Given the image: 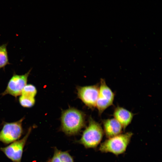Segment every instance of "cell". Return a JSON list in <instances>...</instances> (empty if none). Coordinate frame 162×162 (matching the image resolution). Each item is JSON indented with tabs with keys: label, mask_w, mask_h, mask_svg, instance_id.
<instances>
[{
	"label": "cell",
	"mask_w": 162,
	"mask_h": 162,
	"mask_svg": "<svg viewBox=\"0 0 162 162\" xmlns=\"http://www.w3.org/2000/svg\"><path fill=\"white\" fill-rule=\"evenodd\" d=\"M113 115L114 118L122 125L123 130L130 123L134 116L132 112L119 106L115 109Z\"/></svg>",
	"instance_id": "cell-10"
},
{
	"label": "cell",
	"mask_w": 162,
	"mask_h": 162,
	"mask_svg": "<svg viewBox=\"0 0 162 162\" xmlns=\"http://www.w3.org/2000/svg\"><path fill=\"white\" fill-rule=\"evenodd\" d=\"M31 130L30 127L22 139L15 141L5 147H0V150L13 162H21L23 149Z\"/></svg>",
	"instance_id": "cell-5"
},
{
	"label": "cell",
	"mask_w": 162,
	"mask_h": 162,
	"mask_svg": "<svg viewBox=\"0 0 162 162\" xmlns=\"http://www.w3.org/2000/svg\"><path fill=\"white\" fill-rule=\"evenodd\" d=\"M104 133L100 125L90 118L88 125L84 131L80 142L86 148H95L101 141Z\"/></svg>",
	"instance_id": "cell-3"
},
{
	"label": "cell",
	"mask_w": 162,
	"mask_h": 162,
	"mask_svg": "<svg viewBox=\"0 0 162 162\" xmlns=\"http://www.w3.org/2000/svg\"><path fill=\"white\" fill-rule=\"evenodd\" d=\"M24 118L16 122H5L0 131V141L8 144L18 140L22 135V126Z\"/></svg>",
	"instance_id": "cell-4"
},
{
	"label": "cell",
	"mask_w": 162,
	"mask_h": 162,
	"mask_svg": "<svg viewBox=\"0 0 162 162\" xmlns=\"http://www.w3.org/2000/svg\"><path fill=\"white\" fill-rule=\"evenodd\" d=\"M103 123L104 132L108 138L122 134L123 127L115 118L104 120L103 121Z\"/></svg>",
	"instance_id": "cell-9"
},
{
	"label": "cell",
	"mask_w": 162,
	"mask_h": 162,
	"mask_svg": "<svg viewBox=\"0 0 162 162\" xmlns=\"http://www.w3.org/2000/svg\"><path fill=\"white\" fill-rule=\"evenodd\" d=\"M35 101L34 98L21 95L19 98L20 104L24 107L30 108L32 107L34 105Z\"/></svg>",
	"instance_id": "cell-14"
},
{
	"label": "cell",
	"mask_w": 162,
	"mask_h": 162,
	"mask_svg": "<svg viewBox=\"0 0 162 162\" xmlns=\"http://www.w3.org/2000/svg\"><path fill=\"white\" fill-rule=\"evenodd\" d=\"M51 162H74L72 157L66 152H63L57 149L54 153Z\"/></svg>",
	"instance_id": "cell-11"
},
{
	"label": "cell",
	"mask_w": 162,
	"mask_h": 162,
	"mask_svg": "<svg viewBox=\"0 0 162 162\" xmlns=\"http://www.w3.org/2000/svg\"><path fill=\"white\" fill-rule=\"evenodd\" d=\"M77 90L78 98L86 106L92 108L96 106L99 95L98 85L78 86Z\"/></svg>",
	"instance_id": "cell-7"
},
{
	"label": "cell",
	"mask_w": 162,
	"mask_h": 162,
	"mask_svg": "<svg viewBox=\"0 0 162 162\" xmlns=\"http://www.w3.org/2000/svg\"><path fill=\"white\" fill-rule=\"evenodd\" d=\"M115 94L107 85L104 80L101 79L96 106L99 115L113 104Z\"/></svg>",
	"instance_id": "cell-6"
},
{
	"label": "cell",
	"mask_w": 162,
	"mask_h": 162,
	"mask_svg": "<svg viewBox=\"0 0 162 162\" xmlns=\"http://www.w3.org/2000/svg\"><path fill=\"white\" fill-rule=\"evenodd\" d=\"M37 93L36 87L31 84L26 85L23 88L21 95L30 97L34 98Z\"/></svg>",
	"instance_id": "cell-12"
},
{
	"label": "cell",
	"mask_w": 162,
	"mask_h": 162,
	"mask_svg": "<svg viewBox=\"0 0 162 162\" xmlns=\"http://www.w3.org/2000/svg\"><path fill=\"white\" fill-rule=\"evenodd\" d=\"M85 115L76 108H70L62 112L61 117V128L66 134H75L84 126Z\"/></svg>",
	"instance_id": "cell-1"
},
{
	"label": "cell",
	"mask_w": 162,
	"mask_h": 162,
	"mask_svg": "<svg viewBox=\"0 0 162 162\" xmlns=\"http://www.w3.org/2000/svg\"><path fill=\"white\" fill-rule=\"evenodd\" d=\"M6 44L0 46V68L4 67L8 63Z\"/></svg>",
	"instance_id": "cell-13"
},
{
	"label": "cell",
	"mask_w": 162,
	"mask_h": 162,
	"mask_svg": "<svg viewBox=\"0 0 162 162\" xmlns=\"http://www.w3.org/2000/svg\"><path fill=\"white\" fill-rule=\"evenodd\" d=\"M30 71L23 75H14L9 80L6 89L2 95L8 94L15 97L21 95L23 88L27 84Z\"/></svg>",
	"instance_id": "cell-8"
},
{
	"label": "cell",
	"mask_w": 162,
	"mask_h": 162,
	"mask_svg": "<svg viewBox=\"0 0 162 162\" xmlns=\"http://www.w3.org/2000/svg\"><path fill=\"white\" fill-rule=\"evenodd\" d=\"M133 135L130 132L108 138L101 143L99 150L102 152H110L116 155L122 154L126 151Z\"/></svg>",
	"instance_id": "cell-2"
}]
</instances>
